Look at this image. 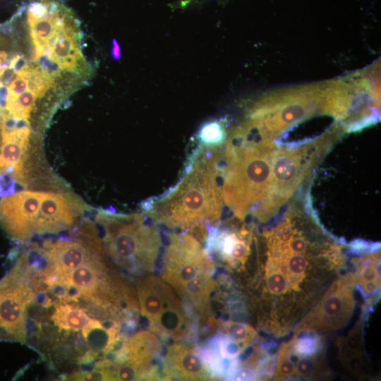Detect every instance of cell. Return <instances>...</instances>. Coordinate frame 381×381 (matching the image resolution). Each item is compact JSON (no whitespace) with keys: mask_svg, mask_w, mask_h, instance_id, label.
<instances>
[{"mask_svg":"<svg viewBox=\"0 0 381 381\" xmlns=\"http://www.w3.org/2000/svg\"><path fill=\"white\" fill-rule=\"evenodd\" d=\"M221 159L220 147L199 145L179 183L145 205L146 215L157 224L188 232L205 243L223 207Z\"/></svg>","mask_w":381,"mask_h":381,"instance_id":"6da1fadb","label":"cell"},{"mask_svg":"<svg viewBox=\"0 0 381 381\" xmlns=\"http://www.w3.org/2000/svg\"><path fill=\"white\" fill-rule=\"evenodd\" d=\"M272 151L269 145L248 140L241 132L226 143L222 168L223 199L239 219L249 212L261 220L267 217L272 190Z\"/></svg>","mask_w":381,"mask_h":381,"instance_id":"7a4b0ae2","label":"cell"},{"mask_svg":"<svg viewBox=\"0 0 381 381\" xmlns=\"http://www.w3.org/2000/svg\"><path fill=\"white\" fill-rule=\"evenodd\" d=\"M95 224L102 253L114 268L137 277L154 272L162 239L157 224L150 218L104 210L97 213Z\"/></svg>","mask_w":381,"mask_h":381,"instance_id":"3957f363","label":"cell"},{"mask_svg":"<svg viewBox=\"0 0 381 381\" xmlns=\"http://www.w3.org/2000/svg\"><path fill=\"white\" fill-rule=\"evenodd\" d=\"M214 272L213 259L197 237L186 231L169 234L160 277L173 289L190 315L207 310L214 289Z\"/></svg>","mask_w":381,"mask_h":381,"instance_id":"277c9868","label":"cell"},{"mask_svg":"<svg viewBox=\"0 0 381 381\" xmlns=\"http://www.w3.org/2000/svg\"><path fill=\"white\" fill-rule=\"evenodd\" d=\"M140 315L159 337L182 341L192 332L190 314L173 289L153 273L135 279Z\"/></svg>","mask_w":381,"mask_h":381,"instance_id":"5b68a950","label":"cell"},{"mask_svg":"<svg viewBox=\"0 0 381 381\" xmlns=\"http://www.w3.org/2000/svg\"><path fill=\"white\" fill-rule=\"evenodd\" d=\"M353 282V277L349 276L333 284L296 331L326 332L345 325L354 308Z\"/></svg>","mask_w":381,"mask_h":381,"instance_id":"8992f818","label":"cell"},{"mask_svg":"<svg viewBox=\"0 0 381 381\" xmlns=\"http://www.w3.org/2000/svg\"><path fill=\"white\" fill-rule=\"evenodd\" d=\"M15 270L0 282V327L21 339L25 337V310L35 294L25 272L18 265Z\"/></svg>","mask_w":381,"mask_h":381,"instance_id":"52a82bcc","label":"cell"},{"mask_svg":"<svg viewBox=\"0 0 381 381\" xmlns=\"http://www.w3.org/2000/svg\"><path fill=\"white\" fill-rule=\"evenodd\" d=\"M44 192L23 190L0 200V222L15 238L25 239L35 227Z\"/></svg>","mask_w":381,"mask_h":381,"instance_id":"ba28073f","label":"cell"},{"mask_svg":"<svg viewBox=\"0 0 381 381\" xmlns=\"http://www.w3.org/2000/svg\"><path fill=\"white\" fill-rule=\"evenodd\" d=\"M162 352L159 337L150 330H141L125 340L111 361L133 367L143 380H159V367L157 362Z\"/></svg>","mask_w":381,"mask_h":381,"instance_id":"9c48e42d","label":"cell"},{"mask_svg":"<svg viewBox=\"0 0 381 381\" xmlns=\"http://www.w3.org/2000/svg\"><path fill=\"white\" fill-rule=\"evenodd\" d=\"M161 380H207L213 375L200 349L174 341L168 346L162 358Z\"/></svg>","mask_w":381,"mask_h":381,"instance_id":"30bf717a","label":"cell"},{"mask_svg":"<svg viewBox=\"0 0 381 381\" xmlns=\"http://www.w3.org/2000/svg\"><path fill=\"white\" fill-rule=\"evenodd\" d=\"M248 235L247 230L234 232L212 226L208 229L205 247L209 254L214 253L229 267L243 266L250 253Z\"/></svg>","mask_w":381,"mask_h":381,"instance_id":"8fae6325","label":"cell"},{"mask_svg":"<svg viewBox=\"0 0 381 381\" xmlns=\"http://www.w3.org/2000/svg\"><path fill=\"white\" fill-rule=\"evenodd\" d=\"M68 202L61 194L44 193L36 219L35 233H55L69 227L75 214Z\"/></svg>","mask_w":381,"mask_h":381,"instance_id":"7c38bea8","label":"cell"},{"mask_svg":"<svg viewBox=\"0 0 381 381\" xmlns=\"http://www.w3.org/2000/svg\"><path fill=\"white\" fill-rule=\"evenodd\" d=\"M52 320L61 329L81 330L85 337L104 327L100 321L91 318L82 308L70 304L59 305L53 313Z\"/></svg>","mask_w":381,"mask_h":381,"instance_id":"4fadbf2b","label":"cell"},{"mask_svg":"<svg viewBox=\"0 0 381 381\" xmlns=\"http://www.w3.org/2000/svg\"><path fill=\"white\" fill-rule=\"evenodd\" d=\"M378 269H380L378 255H368L361 260L355 278L365 294L374 292L380 286V273Z\"/></svg>","mask_w":381,"mask_h":381,"instance_id":"5bb4252c","label":"cell"},{"mask_svg":"<svg viewBox=\"0 0 381 381\" xmlns=\"http://www.w3.org/2000/svg\"><path fill=\"white\" fill-rule=\"evenodd\" d=\"M218 332L224 334L232 340L249 346L255 339L256 332L248 324L234 321L222 323Z\"/></svg>","mask_w":381,"mask_h":381,"instance_id":"9a60e30c","label":"cell"},{"mask_svg":"<svg viewBox=\"0 0 381 381\" xmlns=\"http://www.w3.org/2000/svg\"><path fill=\"white\" fill-rule=\"evenodd\" d=\"M197 138L200 145L219 147L224 143L226 134L223 125L219 121H210L202 125Z\"/></svg>","mask_w":381,"mask_h":381,"instance_id":"2e32d148","label":"cell"},{"mask_svg":"<svg viewBox=\"0 0 381 381\" xmlns=\"http://www.w3.org/2000/svg\"><path fill=\"white\" fill-rule=\"evenodd\" d=\"M361 326L360 322L344 338L339 339V358L343 362L356 355L361 354Z\"/></svg>","mask_w":381,"mask_h":381,"instance_id":"e0dca14e","label":"cell"},{"mask_svg":"<svg viewBox=\"0 0 381 381\" xmlns=\"http://www.w3.org/2000/svg\"><path fill=\"white\" fill-rule=\"evenodd\" d=\"M266 285L270 294L281 296L291 288L287 277L277 266L268 262L266 271Z\"/></svg>","mask_w":381,"mask_h":381,"instance_id":"ac0fdd59","label":"cell"},{"mask_svg":"<svg viewBox=\"0 0 381 381\" xmlns=\"http://www.w3.org/2000/svg\"><path fill=\"white\" fill-rule=\"evenodd\" d=\"M291 351L298 357L314 356L321 348L320 339L315 336H305L294 338L288 343Z\"/></svg>","mask_w":381,"mask_h":381,"instance_id":"d6986e66","label":"cell"},{"mask_svg":"<svg viewBox=\"0 0 381 381\" xmlns=\"http://www.w3.org/2000/svg\"><path fill=\"white\" fill-rule=\"evenodd\" d=\"M296 375V366L291 357L288 344H284L279 351L276 368V380H283Z\"/></svg>","mask_w":381,"mask_h":381,"instance_id":"ffe728a7","label":"cell"},{"mask_svg":"<svg viewBox=\"0 0 381 381\" xmlns=\"http://www.w3.org/2000/svg\"><path fill=\"white\" fill-rule=\"evenodd\" d=\"M295 366L296 375L301 377H310L321 368L320 363L313 356L299 357Z\"/></svg>","mask_w":381,"mask_h":381,"instance_id":"44dd1931","label":"cell"},{"mask_svg":"<svg viewBox=\"0 0 381 381\" xmlns=\"http://www.w3.org/2000/svg\"><path fill=\"white\" fill-rule=\"evenodd\" d=\"M66 380H111L108 371L95 368L90 371H82L69 375Z\"/></svg>","mask_w":381,"mask_h":381,"instance_id":"7402d4cb","label":"cell"},{"mask_svg":"<svg viewBox=\"0 0 381 381\" xmlns=\"http://www.w3.org/2000/svg\"><path fill=\"white\" fill-rule=\"evenodd\" d=\"M111 56L114 60H119L121 58L120 47L116 39L112 40Z\"/></svg>","mask_w":381,"mask_h":381,"instance_id":"603a6c76","label":"cell"}]
</instances>
